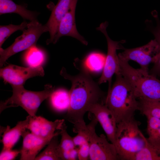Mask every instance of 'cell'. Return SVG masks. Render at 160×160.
<instances>
[{
	"instance_id": "cell-1",
	"label": "cell",
	"mask_w": 160,
	"mask_h": 160,
	"mask_svg": "<svg viewBox=\"0 0 160 160\" xmlns=\"http://www.w3.org/2000/svg\"><path fill=\"white\" fill-rule=\"evenodd\" d=\"M81 65L77 66L80 71L76 75L68 73L64 67L60 73L71 83L69 91L70 105L65 117L74 126L85 124L84 117L86 112L97 104H105L106 98L99 84L92 79L83 62Z\"/></svg>"
},
{
	"instance_id": "cell-2",
	"label": "cell",
	"mask_w": 160,
	"mask_h": 160,
	"mask_svg": "<svg viewBox=\"0 0 160 160\" xmlns=\"http://www.w3.org/2000/svg\"><path fill=\"white\" fill-rule=\"evenodd\" d=\"M105 105L111 112L117 124L134 116L139 109V102L129 84L121 74L106 97Z\"/></svg>"
},
{
	"instance_id": "cell-3",
	"label": "cell",
	"mask_w": 160,
	"mask_h": 160,
	"mask_svg": "<svg viewBox=\"0 0 160 160\" xmlns=\"http://www.w3.org/2000/svg\"><path fill=\"white\" fill-rule=\"evenodd\" d=\"M118 57L120 73L132 88L137 99L160 101V80L149 74L148 70L134 68L128 61Z\"/></svg>"
},
{
	"instance_id": "cell-4",
	"label": "cell",
	"mask_w": 160,
	"mask_h": 160,
	"mask_svg": "<svg viewBox=\"0 0 160 160\" xmlns=\"http://www.w3.org/2000/svg\"><path fill=\"white\" fill-rule=\"evenodd\" d=\"M140 124L134 116L117 124L115 147L119 159L134 160L145 146L146 138L139 129Z\"/></svg>"
},
{
	"instance_id": "cell-5",
	"label": "cell",
	"mask_w": 160,
	"mask_h": 160,
	"mask_svg": "<svg viewBox=\"0 0 160 160\" xmlns=\"http://www.w3.org/2000/svg\"><path fill=\"white\" fill-rule=\"evenodd\" d=\"M12 96L0 103V112L12 107L20 106L31 116L36 115L41 103L49 97L54 91V88L50 84L46 85L44 89L39 92L29 91L23 86L11 85Z\"/></svg>"
},
{
	"instance_id": "cell-6",
	"label": "cell",
	"mask_w": 160,
	"mask_h": 160,
	"mask_svg": "<svg viewBox=\"0 0 160 160\" xmlns=\"http://www.w3.org/2000/svg\"><path fill=\"white\" fill-rule=\"evenodd\" d=\"M48 31L46 26L37 20L30 21L22 34L17 37L13 43L5 49L0 48V66L2 67L7 60L12 55L36 46L39 39L43 33Z\"/></svg>"
},
{
	"instance_id": "cell-7",
	"label": "cell",
	"mask_w": 160,
	"mask_h": 160,
	"mask_svg": "<svg viewBox=\"0 0 160 160\" xmlns=\"http://www.w3.org/2000/svg\"><path fill=\"white\" fill-rule=\"evenodd\" d=\"M97 122L94 116L87 125L89 137V159L91 160L119 159L115 145L108 142L104 135L98 136L96 133L95 128Z\"/></svg>"
},
{
	"instance_id": "cell-8",
	"label": "cell",
	"mask_w": 160,
	"mask_h": 160,
	"mask_svg": "<svg viewBox=\"0 0 160 160\" xmlns=\"http://www.w3.org/2000/svg\"><path fill=\"white\" fill-rule=\"evenodd\" d=\"M108 25L107 21L102 23L96 29L101 31L105 36L107 41L108 50L105 57V62L101 76L99 79L98 83L100 84L108 82V91L111 89V79L114 74L121 73L118 55L116 50L120 48L119 43L123 41H117L112 40L108 34L106 28Z\"/></svg>"
},
{
	"instance_id": "cell-9",
	"label": "cell",
	"mask_w": 160,
	"mask_h": 160,
	"mask_svg": "<svg viewBox=\"0 0 160 160\" xmlns=\"http://www.w3.org/2000/svg\"><path fill=\"white\" fill-rule=\"evenodd\" d=\"M118 56L127 61L132 60L139 64L141 68L148 70V67L153 63L156 56L160 51L159 42L155 39L143 46L132 49H124Z\"/></svg>"
},
{
	"instance_id": "cell-10",
	"label": "cell",
	"mask_w": 160,
	"mask_h": 160,
	"mask_svg": "<svg viewBox=\"0 0 160 160\" xmlns=\"http://www.w3.org/2000/svg\"><path fill=\"white\" fill-rule=\"evenodd\" d=\"M44 75L41 66L24 67L11 64L0 70V77L5 82L11 85L23 86L28 79L37 76H43Z\"/></svg>"
},
{
	"instance_id": "cell-11",
	"label": "cell",
	"mask_w": 160,
	"mask_h": 160,
	"mask_svg": "<svg viewBox=\"0 0 160 160\" xmlns=\"http://www.w3.org/2000/svg\"><path fill=\"white\" fill-rule=\"evenodd\" d=\"M29 116L27 129L35 135L41 138H52L60 134V130L64 120L49 121L40 116Z\"/></svg>"
},
{
	"instance_id": "cell-12",
	"label": "cell",
	"mask_w": 160,
	"mask_h": 160,
	"mask_svg": "<svg viewBox=\"0 0 160 160\" xmlns=\"http://www.w3.org/2000/svg\"><path fill=\"white\" fill-rule=\"evenodd\" d=\"M89 112L93 114L101 125L108 140L115 146L117 124L110 110L104 104L97 103Z\"/></svg>"
},
{
	"instance_id": "cell-13",
	"label": "cell",
	"mask_w": 160,
	"mask_h": 160,
	"mask_svg": "<svg viewBox=\"0 0 160 160\" xmlns=\"http://www.w3.org/2000/svg\"><path fill=\"white\" fill-rule=\"evenodd\" d=\"M78 1L58 0L57 4L52 6L50 16L45 25L48 29L50 36L46 41L47 44L52 43L60 21L70 10L76 7Z\"/></svg>"
},
{
	"instance_id": "cell-14",
	"label": "cell",
	"mask_w": 160,
	"mask_h": 160,
	"mask_svg": "<svg viewBox=\"0 0 160 160\" xmlns=\"http://www.w3.org/2000/svg\"><path fill=\"white\" fill-rule=\"evenodd\" d=\"M21 136L23 142L20 151L21 160H35L41 149L47 145L52 138H41L26 130Z\"/></svg>"
},
{
	"instance_id": "cell-15",
	"label": "cell",
	"mask_w": 160,
	"mask_h": 160,
	"mask_svg": "<svg viewBox=\"0 0 160 160\" xmlns=\"http://www.w3.org/2000/svg\"><path fill=\"white\" fill-rule=\"evenodd\" d=\"M76 8L73 7L61 19L53 43L55 44L63 36H68L74 38L83 44L87 45V42L79 33L76 29L75 18Z\"/></svg>"
},
{
	"instance_id": "cell-16",
	"label": "cell",
	"mask_w": 160,
	"mask_h": 160,
	"mask_svg": "<svg viewBox=\"0 0 160 160\" xmlns=\"http://www.w3.org/2000/svg\"><path fill=\"white\" fill-rule=\"evenodd\" d=\"M29 120V115L25 120L18 121L14 127L11 128L8 126L5 128L2 135V150L12 149L20 136L27 129Z\"/></svg>"
},
{
	"instance_id": "cell-17",
	"label": "cell",
	"mask_w": 160,
	"mask_h": 160,
	"mask_svg": "<svg viewBox=\"0 0 160 160\" xmlns=\"http://www.w3.org/2000/svg\"><path fill=\"white\" fill-rule=\"evenodd\" d=\"M9 13L18 14L30 21L37 20L36 14L27 9L25 5L17 4L12 0H0V15Z\"/></svg>"
},
{
	"instance_id": "cell-18",
	"label": "cell",
	"mask_w": 160,
	"mask_h": 160,
	"mask_svg": "<svg viewBox=\"0 0 160 160\" xmlns=\"http://www.w3.org/2000/svg\"><path fill=\"white\" fill-rule=\"evenodd\" d=\"M49 97L51 105L55 110L59 112L68 110L70 104L69 92L59 89L54 91Z\"/></svg>"
},
{
	"instance_id": "cell-19",
	"label": "cell",
	"mask_w": 160,
	"mask_h": 160,
	"mask_svg": "<svg viewBox=\"0 0 160 160\" xmlns=\"http://www.w3.org/2000/svg\"><path fill=\"white\" fill-rule=\"evenodd\" d=\"M147 119L148 140L151 144L160 147V119L151 116Z\"/></svg>"
},
{
	"instance_id": "cell-20",
	"label": "cell",
	"mask_w": 160,
	"mask_h": 160,
	"mask_svg": "<svg viewBox=\"0 0 160 160\" xmlns=\"http://www.w3.org/2000/svg\"><path fill=\"white\" fill-rule=\"evenodd\" d=\"M58 135L53 137L45 149L37 155L35 160H60Z\"/></svg>"
},
{
	"instance_id": "cell-21",
	"label": "cell",
	"mask_w": 160,
	"mask_h": 160,
	"mask_svg": "<svg viewBox=\"0 0 160 160\" xmlns=\"http://www.w3.org/2000/svg\"><path fill=\"white\" fill-rule=\"evenodd\" d=\"M45 58V55L43 52L36 46L26 50L24 56L25 63L29 67H31L41 66Z\"/></svg>"
},
{
	"instance_id": "cell-22",
	"label": "cell",
	"mask_w": 160,
	"mask_h": 160,
	"mask_svg": "<svg viewBox=\"0 0 160 160\" xmlns=\"http://www.w3.org/2000/svg\"><path fill=\"white\" fill-rule=\"evenodd\" d=\"M105 57L101 53L92 52L86 57L83 62L89 71L98 72L103 69Z\"/></svg>"
},
{
	"instance_id": "cell-23",
	"label": "cell",
	"mask_w": 160,
	"mask_h": 160,
	"mask_svg": "<svg viewBox=\"0 0 160 160\" xmlns=\"http://www.w3.org/2000/svg\"><path fill=\"white\" fill-rule=\"evenodd\" d=\"M139 111L146 117L151 116L160 119V101L139 99Z\"/></svg>"
},
{
	"instance_id": "cell-24",
	"label": "cell",
	"mask_w": 160,
	"mask_h": 160,
	"mask_svg": "<svg viewBox=\"0 0 160 160\" xmlns=\"http://www.w3.org/2000/svg\"><path fill=\"white\" fill-rule=\"evenodd\" d=\"M134 160H160V147L151 143L146 138L145 146L136 154Z\"/></svg>"
},
{
	"instance_id": "cell-25",
	"label": "cell",
	"mask_w": 160,
	"mask_h": 160,
	"mask_svg": "<svg viewBox=\"0 0 160 160\" xmlns=\"http://www.w3.org/2000/svg\"><path fill=\"white\" fill-rule=\"evenodd\" d=\"M67 126L64 123L60 130L61 139L59 144V150L60 158L62 153L69 151L76 147L73 137L71 136L67 132Z\"/></svg>"
},
{
	"instance_id": "cell-26",
	"label": "cell",
	"mask_w": 160,
	"mask_h": 160,
	"mask_svg": "<svg viewBox=\"0 0 160 160\" xmlns=\"http://www.w3.org/2000/svg\"><path fill=\"white\" fill-rule=\"evenodd\" d=\"M28 23L24 21L19 25L10 24L0 26V48L5 41L12 33L18 30L23 31L26 28Z\"/></svg>"
},
{
	"instance_id": "cell-27",
	"label": "cell",
	"mask_w": 160,
	"mask_h": 160,
	"mask_svg": "<svg viewBox=\"0 0 160 160\" xmlns=\"http://www.w3.org/2000/svg\"><path fill=\"white\" fill-rule=\"evenodd\" d=\"M78 159L79 160H87L89 159V145L86 142L79 147Z\"/></svg>"
},
{
	"instance_id": "cell-28",
	"label": "cell",
	"mask_w": 160,
	"mask_h": 160,
	"mask_svg": "<svg viewBox=\"0 0 160 160\" xmlns=\"http://www.w3.org/2000/svg\"><path fill=\"white\" fill-rule=\"evenodd\" d=\"M20 151L12 149L2 150L0 154V160H12L17 156Z\"/></svg>"
},
{
	"instance_id": "cell-29",
	"label": "cell",
	"mask_w": 160,
	"mask_h": 160,
	"mask_svg": "<svg viewBox=\"0 0 160 160\" xmlns=\"http://www.w3.org/2000/svg\"><path fill=\"white\" fill-rule=\"evenodd\" d=\"M154 66L152 69V72L153 74H160V51L156 56L154 62Z\"/></svg>"
}]
</instances>
